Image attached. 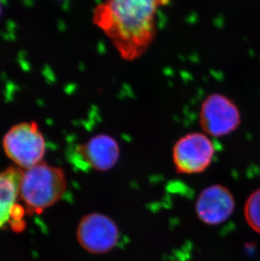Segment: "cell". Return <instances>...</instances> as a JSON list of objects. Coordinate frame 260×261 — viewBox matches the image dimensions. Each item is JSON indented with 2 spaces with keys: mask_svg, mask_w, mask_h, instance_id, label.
I'll list each match as a JSON object with an SVG mask.
<instances>
[{
  "mask_svg": "<svg viewBox=\"0 0 260 261\" xmlns=\"http://www.w3.org/2000/svg\"><path fill=\"white\" fill-rule=\"evenodd\" d=\"M172 0H105L96 5L92 21L121 59L132 62L145 55L157 36V14Z\"/></svg>",
  "mask_w": 260,
  "mask_h": 261,
  "instance_id": "cell-1",
  "label": "cell"
},
{
  "mask_svg": "<svg viewBox=\"0 0 260 261\" xmlns=\"http://www.w3.org/2000/svg\"><path fill=\"white\" fill-rule=\"evenodd\" d=\"M66 189L64 171L42 162L24 171L20 198L28 213H41L61 200Z\"/></svg>",
  "mask_w": 260,
  "mask_h": 261,
  "instance_id": "cell-2",
  "label": "cell"
},
{
  "mask_svg": "<svg viewBox=\"0 0 260 261\" xmlns=\"http://www.w3.org/2000/svg\"><path fill=\"white\" fill-rule=\"evenodd\" d=\"M5 154L20 168H32L42 163L46 142L36 122H23L13 126L3 139Z\"/></svg>",
  "mask_w": 260,
  "mask_h": 261,
  "instance_id": "cell-3",
  "label": "cell"
},
{
  "mask_svg": "<svg viewBox=\"0 0 260 261\" xmlns=\"http://www.w3.org/2000/svg\"><path fill=\"white\" fill-rule=\"evenodd\" d=\"M215 146L210 136L201 132L187 134L177 140L172 148V161L180 174H198L210 167Z\"/></svg>",
  "mask_w": 260,
  "mask_h": 261,
  "instance_id": "cell-4",
  "label": "cell"
},
{
  "mask_svg": "<svg viewBox=\"0 0 260 261\" xmlns=\"http://www.w3.org/2000/svg\"><path fill=\"white\" fill-rule=\"evenodd\" d=\"M199 123L209 136L223 137L233 133L240 125V111L228 96L211 93L200 105Z\"/></svg>",
  "mask_w": 260,
  "mask_h": 261,
  "instance_id": "cell-5",
  "label": "cell"
},
{
  "mask_svg": "<svg viewBox=\"0 0 260 261\" xmlns=\"http://www.w3.org/2000/svg\"><path fill=\"white\" fill-rule=\"evenodd\" d=\"M77 239L89 253L105 254L118 244L119 230L110 217L101 213H91L84 217L79 223Z\"/></svg>",
  "mask_w": 260,
  "mask_h": 261,
  "instance_id": "cell-6",
  "label": "cell"
},
{
  "mask_svg": "<svg viewBox=\"0 0 260 261\" xmlns=\"http://www.w3.org/2000/svg\"><path fill=\"white\" fill-rule=\"evenodd\" d=\"M80 162L95 170H110L118 163L120 147L113 136L98 134L85 143L77 145L74 150Z\"/></svg>",
  "mask_w": 260,
  "mask_h": 261,
  "instance_id": "cell-7",
  "label": "cell"
},
{
  "mask_svg": "<svg viewBox=\"0 0 260 261\" xmlns=\"http://www.w3.org/2000/svg\"><path fill=\"white\" fill-rule=\"evenodd\" d=\"M235 209L232 193L223 185H214L202 190L195 204L197 216L205 224L226 222Z\"/></svg>",
  "mask_w": 260,
  "mask_h": 261,
  "instance_id": "cell-8",
  "label": "cell"
},
{
  "mask_svg": "<svg viewBox=\"0 0 260 261\" xmlns=\"http://www.w3.org/2000/svg\"><path fill=\"white\" fill-rule=\"evenodd\" d=\"M23 172L20 168H10L0 173V228L12 221L22 224L23 209L17 204L20 197Z\"/></svg>",
  "mask_w": 260,
  "mask_h": 261,
  "instance_id": "cell-9",
  "label": "cell"
},
{
  "mask_svg": "<svg viewBox=\"0 0 260 261\" xmlns=\"http://www.w3.org/2000/svg\"><path fill=\"white\" fill-rule=\"evenodd\" d=\"M244 216L249 227L260 234V189L248 198L244 207Z\"/></svg>",
  "mask_w": 260,
  "mask_h": 261,
  "instance_id": "cell-10",
  "label": "cell"
},
{
  "mask_svg": "<svg viewBox=\"0 0 260 261\" xmlns=\"http://www.w3.org/2000/svg\"><path fill=\"white\" fill-rule=\"evenodd\" d=\"M1 15H2V4H1V1H0V17H1Z\"/></svg>",
  "mask_w": 260,
  "mask_h": 261,
  "instance_id": "cell-11",
  "label": "cell"
}]
</instances>
